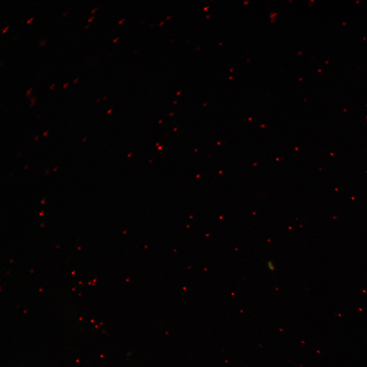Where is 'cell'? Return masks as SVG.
I'll list each match as a JSON object with an SVG mask.
<instances>
[{"mask_svg": "<svg viewBox=\"0 0 367 367\" xmlns=\"http://www.w3.org/2000/svg\"><path fill=\"white\" fill-rule=\"evenodd\" d=\"M118 39L119 38H116V39L113 40V42H116Z\"/></svg>", "mask_w": 367, "mask_h": 367, "instance_id": "7c38bea8", "label": "cell"}, {"mask_svg": "<svg viewBox=\"0 0 367 367\" xmlns=\"http://www.w3.org/2000/svg\"><path fill=\"white\" fill-rule=\"evenodd\" d=\"M164 23V22L163 21L160 23V25H162Z\"/></svg>", "mask_w": 367, "mask_h": 367, "instance_id": "2e32d148", "label": "cell"}, {"mask_svg": "<svg viewBox=\"0 0 367 367\" xmlns=\"http://www.w3.org/2000/svg\"><path fill=\"white\" fill-rule=\"evenodd\" d=\"M67 12H68V11H67V12H65V13H64L63 14V15H63V16H65V15L66 14V13H67Z\"/></svg>", "mask_w": 367, "mask_h": 367, "instance_id": "9a60e30c", "label": "cell"}, {"mask_svg": "<svg viewBox=\"0 0 367 367\" xmlns=\"http://www.w3.org/2000/svg\"><path fill=\"white\" fill-rule=\"evenodd\" d=\"M67 84H68V83H66L65 84H64L63 85V88L66 87L67 86Z\"/></svg>", "mask_w": 367, "mask_h": 367, "instance_id": "9c48e42d", "label": "cell"}, {"mask_svg": "<svg viewBox=\"0 0 367 367\" xmlns=\"http://www.w3.org/2000/svg\"><path fill=\"white\" fill-rule=\"evenodd\" d=\"M89 26V24H87V25H86L85 26V28L86 29V28H87Z\"/></svg>", "mask_w": 367, "mask_h": 367, "instance_id": "5bb4252c", "label": "cell"}, {"mask_svg": "<svg viewBox=\"0 0 367 367\" xmlns=\"http://www.w3.org/2000/svg\"><path fill=\"white\" fill-rule=\"evenodd\" d=\"M267 266L269 269V270L271 271H273L274 270V265H273V263L271 261H269L268 262Z\"/></svg>", "mask_w": 367, "mask_h": 367, "instance_id": "6da1fadb", "label": "cell"}, {"mask_svg": "<svg viewBox=\"0 0 367 367\" xmlns=\"http://www.w3.org/2000/svg\"><path fill=\"white\" fill-rule=\"evenodd\" d=\"M30 98L31 100V104L30 105V107H31V106H32L33 104V103H34L35 100V99H36V97H35L34 95H32V96H30Z\"/></svg>", "mask_w": 367, "mask_h": 367, "instance_id": "7a4b0ae2", "label": "cell"}, {"mask_svg": "<svg viewBox=\"0 0 367 367\" xmlns=\"http://www.w3.org/2000/svg\"><path fill=\"white\" fill-rule=\"evenodd\" d=\"M99 99H100L99 98L97 99H96V101H98Z\"/></svg>", "mask_w": 367, "mask_h": 367, "instance_id": "ffe728a7", "label": "cell"}, {"mask_svg": "<svg viewBox=\"0 0 367 367\" xmlns=\"http://www.w3.org/2000/svg\"><path fill=\"white\" fill-rule=\"evenodd\" d=\"M77 80H78V78H75V80H73V82L75 83L77 81Z\"/></svg>", "mask_w": 367, "mask_h": 367, "instance_id": "4fadbf2b", "label": "cell"}, {"mask_svg": "<svg viewBox=\"0 0 367 367\" xmlns=\"http://www.w3.org/2000/svg\"><path fill=\"white\" fill-rule=\"evenodd\" d=\"M181 92V91L177 92V95H179Z\"/></svg>", "mask_w": 367, "mask_h": 367, "instance_id": "e0dca14e", "label": "cell"}, {"mask_svg": "<svg viewBox=\"0 0 367 367\" xmlns=\"http://www.w3.org/2000/svg\"><path fill=\"white\" fill-rule=\"evenodd\" d=\"M97 8V7H96L94 9H92L91 11V13H93Z\"/></svg>", "mask_w": 367, "mask_h": 367, "instance_id": "30bf717a", "label": "cell"}, {"mask_svg": "<svg viewBox=\"0 0 367 367\" xmlns=\"http://www.w3.org/2000/svg\"><path fill=\"white\" fill-rule=\"evenodd\" d=\"M55 84V83H54L53 84H52V85L49 87V89H51L54 87Z\"/></svg>", "mask_w": 367, "mask_h": 367, "instance_id": "ba28073f", "label": "cell"}, {"mask_svg": "<svg viewBox=\"0 0 367 367\" xmlns=\"http://www.w3.org/2000/svg\"><path fill=\"white\" fill-rule=\"evenodd\" d=\"M93 17H94V16H92L91 17H90V18H89V19H88V22L91 21V20H92V19L93 18Z\"/></svg>", "mask_w": 367, "mask_h": 367, "instance_id": "52a82bcc", "label": "cell"}, {"mask_svg": "<svg viewBox=\"0 0 367 367\" xmlns=\"http://www.w3.org/2000/svg\"><path fill=\"white\" fill-rule=\"evenodd\" d=\"M124 20V19H123L120 20V21L118 22V23H122Z\"/></svg>", "mask_w": 367, "mask_h": 367, "instance_id": "8fae6325", "label": "cell"}, {"mask_svg": "<svg viewBox=\"0 0 367 367\" xmlns=\"http://www.w3.org/2000/svg\"><path fill=\"white\" fill-rule=\"evenodd\" d=\"M8 28H9V26H7V27H6L5 28H4V29H3V31H2V33L3 34V33H4V32H5L6 30Z\"/></svg>", "mask_w": 367, "mask_h": 367, "instance_id": "8992f818", "label": "cell"}, {"mask_svg": "<svg viewBox=\"0 0 367 367\" xmlns=\"http://www.w3.org/2000/svg\"><path fill=\"white\" fill-rule=\"evenodd\" d=\"M32 88L31 87L30 88H29V89L27 91L26 94H25V95H26V96L29 97H30V96H29V95H30V92H31V90H32Z\"/></svg>", "mask_w": 367, "mask_h": 367, "instance_id": "3957f363", "label": "cell"}, {"mask_svg": "<svg viewBox=\"0 0 367 367\" xmlns=\"http://www.w3.org/2000/svg\"><path fill=\"white\" fill-rule=\"evenodd\" d=\"M170 17H171V16H169V17H167V18H166V19H169V18H170Z\"/></svg>", "mask_w": 367, "mask_h": 367, "instance_id": "ac0fdd59", "label": "cell"}, {"mask_svg": "<svg viewBox=\"0 0 367 367\" xmlns=\"http://www.w3.org/2000/svg\"><path fill=\"white\" fill-rule=\"evenodd\" d=\"M33 17H32L30 18V19H28L26 23H30V21L33 19Z\"/></svg>", "mask_w": 367, "mask_h": 367, "instance_id": "5b68a950", "label": "cell"}, {"mask_svg": "<svg viewBox=\"0 0 367 367\" xmlns=\"http://www.w3.org/2000/svg\"><path fill=\"white\" fill-rule=\"evenodd\" d=\"M45 42H46V40H45V39H44V40H43L40 41V42H39V43H40L39 45H40V46L43 45L45 43Z\"/></svg>", "mask_w": 367, "mask_h": 367, "instance_id": "277c9868", "label": "cell"}, {"mask_svg": "<svg viewBox=\"0 0 367 367\" xmlns=\"http://www.w3.org/2000/svg\"><path fill=\"white\" fill-rule=\"evenodd\" d=\"M106 97H107V96H104V97L103 98V99H105Z\"/></svg>", "mask_w": 367, "mask_h": 367, "instance_id": "d6986e66", "label": "cell"}]
</instances>
